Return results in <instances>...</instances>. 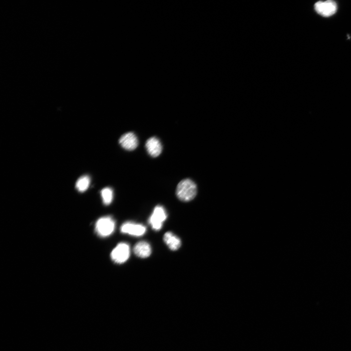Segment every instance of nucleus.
I'll list each match as a JSON object with an SVG mask.
<instances>
[{
	"mask_svg": "<svg viewBox=\"0 0 351 351\" xmlns=\"http://www.w3.org/2000/svg\"><path fill=\"white\" fill-rule=\"evenodd\" d=\"M101 195L103 203L108 205L112 201L113 199V191L110 187H106L101 191Z\"/></svg>",
	"mask_w": 351,
	"mask_h": 351,
	"instance_id": "obj_12",
	"label": "nucleus"
},
{
	"mask_svg": "<svg viewBox=\"0 0 351 351\" xmlns=\"http://www.w3.org/2000/svg\"><path fill=\"white\" fill-rule=\"evenodd\" d=\"M145 147L148 154L152 157L158 156L161 154L162 150L160 140L155 136L147 139Z\"/></svg>",
	"mask_w": 351,
	"mask_h": 351,
	"instance_id": "obj_8",
	"label": "nucleus"
},
{
	"mask_svg": "<svg viewBox=\"0 0 351 351\" xmlns=\"http://www.w3.org/2000/svg\"><path fill=\"white\" fill-rule=\"evenodd\" d=\"M120 231L132 236H140L145 233L146 228L142 224L127 222L121 225Z\"/></svg>",
	"mask_w": 351,
	"mask_h": 351,
	"instance_id": "obj_6",
	"label": "nucleus"
},
{
	"mask_svg": "<svg viewBox=\"0 0 351 351\" xmlns=\"http://www.w3.org/2000/svg\"><path fill=\"white\" fill-rule=\"evenodd\" d=\"M130 249L129 245L124 242L118 244L111 253L112 260L117 264L126 262L129 257Z\"/></svg>",
	"mask_w": 351,
	"mask_h": 351,
	"instance_id": "obj_3",
	"label": "nucleus"
},
{
	"mask_svg": "<svg viewBox=\"0 0 351 351\" xmlns=\"http://www.w3.org/2000/svg\"><path fill=\"white\" fill-rule=\"evenodd\" d=\"M197 194V187L191 179L186 178L180 181L176 189L177 197L181 201L187 202L193 199Z\"/></svg>",
	"mask_w": 351,
	"mask_h": 351,
	"instance_id": "obj_1",
	"label": "nucleus"
},
{
	"mask_svg": "<svg viewBox=\"0 0 351 351\" xmlns=\"http://www.w3.org/2000/svg\"><path fill=\"white\" fill-rule=\"evenodd\" d=\"M115 228V222L110 216L99 218L96 224V231L98 235L106 237L111 234Z\"/></svg>",
	"mask_w": 351,
	"mask_h": 351,
	"instance_id": "obj_2",
	"label": "nucleus"
},
{
	"mask_svg": "<svg viewBox=\"0 0 351 351\" xmlns=\"http://www.w3.org/2000/svg\"><path fill=\"white\" fill-rule=\"evenodd\" d=\"M90 178L88 176H83L79 177L76 183V189L80 192L85 191L89 187Z\"/></svg>",
	"mask_w": 351,
	"mask_h": 351,
	"instance_id": "obj_11",
	"label": "nucleus"
},
{
	"mask_svg": "<svg viewBox=\"0 0 351 351\" xmlns=\"http://www.w3.org/2000/svg\"><path fill=\"white\" fill-rule=\"evenodd\" d=\"M134 253L138 257L146 258L151 254V247L146 241H139L134 247Z\"/></svg>",
	"mask_w": 351,
	"mask_h": 351,
	"instance_id": "obj_9",
	"label": "nucleus"
},
{
	"mask_svg": "<svg viewBox=\"0 0 351 351\" xmlns=\"http://www.w3.org/2000/svg\"><path fill=\"white\" fill-rule=\"evenodd\" d=\"M163 240L168 247L171 250L175 251L181 246L180 239L172 232L166 233L163 236Z\"/></svg>",
	"mask_w": 351,
	"mask_h": 351,
	"instance_id": "obj_10",
	"label": "nucleus"
},
{
	"mask_svg": "<svg viewBox=\"0 0 351 351\" xmlns=\"http://www.w3.org/2000/svg\"><path fill=\"white\" fill-rule=\"evenodd\" d=\"M119 143L125 150L132 151L135 149L138 144L136 135L132 132L123 134L119 139Z\"/></svg>",
	"mask_w": 351,
	"mask_h": 351,
	"instance_id": "obj_7",
	"label": "nucleus"
},
{
	"mask_svg": "<svg viewBox=\"0 0 351 351\" xmlns=\"http://www.w3.org/2000/svg\"><path fill=\"white\" fill-rule=\"evenodd\" d=\"M314 9L319 15L324 17H329L333 15L337 10V4L333 0L319 1L314 4Z\"/></svg>",
	"mask_w": 351,
	"mask_h": 351,
	"instance_id": "obj_5",
	"label": "nucleus"
},
{
	"mask_svg": "<svg viewBox=\"0 0 351 351\" xmlns=\"http://www.w3.org/2000/svg\"><path fill=\"white\" fill-rule=\"evenodd\" d=\"M167 218V214L164 208L160 205L156 206L149 219V223L152 228L156 231L159 230L162 227L163 222Z\"/></svg>",
	"mask_w": 351,
	"mask_h": 351,
	"instance_id": "obj_4",
	"label": "nucleus"
}]
</instances>
